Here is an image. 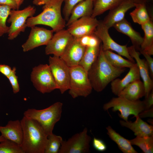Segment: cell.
Here are the masks:
<instances>
[{
    "label": "cell",
    "instance_id": "6da1fadb",
    "mask_svg": "<svg viewBox=\"0 0 153 153\" xmlns=\"http://www.w3.org/2000/svg\"><path fill=\"white\" fill-rule=\"evenodd\" d=\"M125 69V68H118L112 66L106 58L101 45L99 55L88 72L93 89L97 92L102 91Z\"/></svg>",
    "mask_w": 153,
    "mask_h": 153
},
{
    "label": "cell",
    "instance_id": "7a4b0ae2",
    "mask_svg": "<svg viewBox=\"0 0 153 153\" xmlns=\"http://www.w3.org/2000/svg\"><path fill=\"white\" fill-rule=\"evenodd\" d=\"M20 121L23 131L21 147L24 153H44L48 135L32 119L24 116Z\"/></svg>",
    "mask_w": 153,
    "mask_h": 153
},
{
    "label": "cell",
    "instance_id": "3957f363",
    "mask_svg": "<svg viewBox=\"0 0 153 153\" xmlns=\"http://www.w3.org/2000/svg\"><path fill=\"white\" fill-rule=\"evenodd\" d=\"M63 2L64 0H50L43 5V10L40 13L27 19V27L31 28L38 25H44L51 27L55 32L64 29L66 23L61 12Z\"/></svg>",
    "mask_w": 153,
    "mask_h": 153
},
{
    "label": "cell",
    "instance_id": "277c9868",
    "mask_svg": "<svg viewBox=\"0 0 153 153\" xmlns=\"http://www.w3.org/2000/svg\"><path fill=\"white\" fill-rule=\"evenodd\" d=\"M63 105L57 102L41 110L29 109L24 112V116L35 120L48 135L53 133L55 124L61 118Z\"/></svg>",
    "mask_w": 153,
    "mask_h": 153
},
{
    "label": "cell",
    "instance_id": "5b68a950",
    "mask_svg": "<svg viewBox=\"0 0 153 153\" xmlns=\"http://www.w3.org/2000/svg\"><path fill=\"white\" fill-rule=\"evenodd\" d=\"M70 69L69 94L74 99L78 97H87L93 89L88 72L79 65L70 67Z\"/></svg>",
    "mask_w": 153,
    "mask_h": 153
},
{
    "label": "cell",
    "instance_id": "8992f818",
    "mask_svg": "<svg viewBox=\"0 0 153 153\" xmlns=\"http://www.w3.org/2000/svg\"><path fill=\"white\" fill-rule=\"evenodd\" d=\"M110 108H112L113 111H119V116L125 121L128 120V117L130 115H134L135 117L145 110L143 101L139 99L131 101L120 96L112 98L103 106L105 110H108Z\"/></svg>",
    "mask_w": 153,
    "mask_h": 153
},
{
    "label": "cell",
    "instance_id": "52a82bcc",
    "mask_svg": "<svg viewBox=\"0 0 153 153\" xmlns=\"http://www.w3.org/2000/svg\"><path fill=\"white\" fill-rule=\"evenodd\" d=\"M30 78L35 88L42 94L49 93L58 89L48 65L40 64L33 67Z\"/></svg>",
    "mask_w": 153,
    "mask_h": 153
},
{
    "label": "cell",
    "instance_id": "ba28073f",
    "mask_svg": "<svg viewBox=\"0 0 153 153\" xmlns=\"http://www.w3.org/2000/svg\"><path fill=\"white\" fill-rule=\"evenodd\" d=\"M36 9L34 7L29 5L23 9H12L7 21L10 23L8 33V39L12 40L15 39L22 32H24L27 27V19L33 16Z\"/></svg>",
    "mask_w": 153,
    "mask_h": 153
},
{
    "label": "cell",
    "instance_id": "9c48e42d",
    "mask_svg": "<svg viewBox=\"0 0 153 153\" xmlns=\"http://www.w3.org/2000/svg\"><path fill=\"white\" fill-rule=\"evenodd\" d=\"M48 62L58 89L63 94L69 89L70 67L60 57L55 56L49 57Z\"/></svg>",
    "mask_w": 153,
    "mask_h": 153
},
{
    "label": "cell",
    "instance_id": "30bf717a",
    "mask_svg": "<svg viewBox=\"0 0 153 153\" xmlns=\"http://www.w3.org/2000/svg\"><path fill=\"white\" fill-rule=\"evenodd\" d=\"M91 137L88 134V129L84 128L67 141L63 140L58 153H88L90 152Z\"/></svg>",
    "mask_w": 153,
    "mask_h": 153
},
{
    "label": "cell",
    "instance_id": "8fae6325",
    "mask_svg": "<svg viewBox=\"0 0 153 153\" xmlns=\"http://www.w3.org/2000/svg\"><path fill=\"white\" fill-rule=\"evenodd\" d=\"M109 29L102 21H99L94 33L103 43L102 47L103 50H110L116 52L119 55L124 56L128 60L135 63V61L129 54L127 45H121L115 41L110 37Z\"/></svg>",
    "mask_w": 153,
    "mask_h": 153
},
{
    "label": "cell",
    "instance_id": "7c38bea8",
    "mask_svg": "<svg viewBox=\"0 0 153 153\" xmlns=\"http://www.w3.org/2000/svg\"><path fill=\"white\" fill-rule=\"evenodd\" d=\"M31 28L28 38L22 46L25 52L41 46L46 45L53 35L52 30L36 26Z\"/></svg>",
    "mask_w": 153,
    "mask_h": 153
},
{
    "label": "cell",
    "instance_id": "4fadbf2b",
    "mask_svg": "<svg viewBox=\"0 0 153 153\" xmlns=\"http://www.w3.org/2000/svg\"><path fill=\"white\" fill-rule=\"evenodd\" d=\"M73 38L67 29L55 32L46 45L45 54L60 57Z\"/></svg>",
    "mask_w": 153,
    "mask_h": 153
},
{
    "label": "cell",
    "instance_id": "5bb4252c",
    "mask_svg": "<svg viewBox=\"0 0 153 153\" xmlns=\"http://www.w3.org/2000/svg\"><path fill=\"white\" fill-rule=\"evenodd\" d=\"M99 22L96 18L83 17L68 26L67 29L74 37L79 39L94 33Z\"/></svg>",
    "mask_w": 153,
    "mask_h": 153
},
{
    "label": "cell",
    "instance_id": "9a60e30c",
    "mask_svg": "<svg viewBox=\"0 0 153 153\" xmlns=\"http://www.w3.org/2000/svg\"><path fill=\"white\" fill-rule=\"evenodd\" d=\"M86 48L81 44L78 39L73 37L60 58L70 67L78 65Z\"/></svg>",
    "mask_w": 153,
    "mask_h": 153
},
{
    "label": "cell",
    "instance_id": "2e32d148",
    "mask_svg": "<svg viewBox=\"0 0 153 153\" xmlns=\"http://www.w3.org/2000/svg\"><path fill=\"white\" fill-rule=\"evenodd\" d=\"M129 54L136 61L140 77L145 89V97H146L153 89V81L150 76L149 67L146 60L140 57L141 53L133 45L127 47Z\"/></svg>",
    "mask_w": 153,
    "mask_h": 153
},
{
    "label": "cell",
    "instance_id": "e0dca14e",
    "mask_svg": "<svg viewBox=\"0 0 153 153\" xmlns=\"http://www.w3.org/2000/svg\"><path fill=\"white\" fill-rule=\"evenodd\" d=\"M135 6V4L131 0H126L110 10L109 13L102 21L109 29L124 19L126 12Z\"/></svg>",
    "mask_w": 153,
    "mask_h": 153
},
{
    "label": "cell",
    "instance_id": "ac0fdd59",
    "mask_svg": "<svg viewBox=\"0 0 153 153\" xmlns=\"http://www.w3.org/2000/svg\"><path fill=\"white\" fill-rule=\"evenodd\" d=\"M1 135L5 139L11 141L21 146L23 131L20 120L9 121L5 126H0Z\"/></svg>",
    "mask_w": 153,
    "mask_h": 153
},
{
    "label": "cell",
    "instance_id": "d6986e66",
    "mask_svg": "<svg viewBox=\"0 0 153 153\" xmlns=\"http://www.w3.org/2000/svg\"><path fill=\"white\" fill-rule=\"evenodd\" d=\"M140 79L138 67L136 63L130 68L128 73L122 78H116L111 82V89L112 93L118 96L122 90L131 82Z\"/></svg>",
    "mask_w": 153,
    "mask_h": 153
},
{
    "label": "cell",
    "instance_id": "ffe728a7",
    "mask_svg": "<svg viewBox=\"0 0 153 153\" xmlns=\"http://www.w3.org/2000/svg\"><path fill=\"white\" fill-rule=\"evenodd\" d=\"M134 122L120 120L119 123L123 127L131 130L136 136L143 137L153 135V126L143 121L138 116Z\"/></svg>",
    "mask_w": 153,
    "mask_h": 153
},
{
    "label": "cell",
    "instance_id": "44dd1931",
    "mask_svg": "<svg viewBox=\"0 0 153 153\" xmlns=\"http://www.w3.org/2000/svg\"><path fill=\"white\" fill-rule=\"evenodd\" d=\"M113 27L118 31L128 36L131 39L132 45L136 50L139 51L143 37L133 29L130 24L125 18L115 24Z\"/></svg>",
    "mask_w": 153,
    "mask_h": 153
},
{
    "label": "cell",
    "instance_id": "7402d4cb",
    "mask_svg": "<svg viewBox=\"0 0 153 153\" xmlns=\"http://www.w3.org/2000/svg\"><path fill=\"white\" fill-rule=\"evenodd\" d=\"M145 93L144 83L139 79L128 84L122 90L118 96L131 101H136L144 96Z\"/></svg>",
    "mask_w": 153,
    "mask_h": 153
},
{
    "label": "cell",
    "instance_id": "603a6c76",
    "mask_svg": "<svg viewBox=\"0 0 153 153\" xmlns=\"http://www.w3.org/2000/svg\"><path fill=\"white\" fill-rule=\"evenodd\" d=\"M93 1L94 0H84L77 4L72 10L66 23V26L82 17L91 16L93 9Z\"/></svg>",
    "mask_w": 153,
    "mask_h": 153
},
{
    "label": "cell",
    "instance_id": "cb8c5ba5",
    "mask_svg": "<svg viewBox=\"0 0 153 153\" xmlns=\"http://www.w3.org/2000/svg\"><path fill=\"white\" fill-rule=\"evenodd\" d=\"M153 18L141 25L144 33L143 42L139 50L150 56L153 55Z\"/></svg>",
    "mask_w": 153,
    "mask_h": 153
},
{
    "label": "cell",
    "instance_id": "d4e9b609",
    "mask_svg": "<svg viewBox=\"0 0 153 153\" xmlns=\"http://www.w3.org/2000/svg\"><path fill=\"white\" fill-rule=\"evenodd\" d=\"M107 134L110 139L117 145L120 150L124 153H137L128 140L117 132L109 126L106 128Z\"/></svg>",
    "mask_w": 153,
    "mask_h": 153
},
{
    "label": "cell",
    "instance_id": "484cf974",
    "mask_svg": "<svg viewBox=\"0 0 153 153\" xmlns=\"http://www.w3.org/2000/svg\"><path fill=\"white\" fill-rule=\"evenodd\" d=\"M126 0H94L93 9L91 17L96 18Z\"/></svg>",
    "mask_w": 153,
    "mask_h": 153
},
{
    "label": "cell",
    "instance_id": "4316f807",
    "mask_svg": "<svg viewBox=\"0 0 153 153\" xmlns=\"http://www.w3.org/2000/svg\"><path fill=\"white\" fill-rule=\"evenodd\" d=\"M100 45L86 48L83 57L79 65L88 72L91 67L97 59L100 50Z\"/></svg>",
    "mask_w": 153,
    "mask_h": 153
},
{
    "label": "cell",
    "instance_id": "83f0119b",
    "mask_svg": "<svg viewBox=\"0 0 153 153\" xmlns=\"http://www.w3.org/2000/svg\"><path fill=\"white\" fill-rule=\"evenodd\" d=\"M135 7V9L130 13L134 23L141 25L148 22L153 18L152 15L149 14L145 5H137Z\"/></svg>",
    "mask_w": 153,
    "mask_h": 153
},
{
    "label": "cell",
    "instance_id": "f1b7e54d",
    "mask_svg": "<svg viewBox=\"0 0 153 153\" xmlns=\"http://www.w3.org/2000/svg\"><path fill=\"white\" fill-rule=\"evenodd\" d=\"M106 58L113 66L118 68H130L135 63L123 58L110 50H103Z\"/></svg>",
    "mask_w": 153,
    "mask_h": 153
},
{
    "label": "cell",
    "instance_id": "f546056e",
    "mask_svg": "<svg viewBox=\"0 0 153 153\" xmlns=\"http://www.w3.org/2000/svg\"><path fill=\"white\" fill-rule=\"evenodd\" d=\"M132 145L139 147L144 153L153 152V135L136 137L129 140Z\"/></svg>",
    "mask_w": 153,
    "mask_h": 153
},
{
    "label": "cell",
    "instance_id": "4dcf8cb0",
    "mask_svg": "<svg viewBox=\"0 0 153 153\" xmlns=\"http://www.w3.org/2000/svg\"><path fill=\"white\" fill-rule=\"evenodd\" d=\"M62 137L53 133L48 135L44 153H58L62 143Z\"/></svg>",
    "mask_w": 153,
    "mask_h": 153
},
{
    "label": "cell",
    "instance_id": "1f68e13d",
    "mask_svg": "<svg viewBox=\"0 0 153 153\" xmlns=\"http://www.w3.org/2000/svg\"><path fill=\"white\" fill-rule=\"evenodd\" d=\"M11 8L8 6L0 4V37L8 33L9 27L6 24Z\"/></svg>",
    "mask_w": 153,
    "mask_h": 153
},
{
    "label": "cell",
    "instance_id": "d6a6232c",
    "mask_svg": "<svg viewBox=\"0 0 153 153\" xmlns=\"http://www.w3.org/2000/svg\"><path fill=\"white\" fill-rule=\"evenodd\" d=\"M0 153H24L21 147L15 142L5 139L0 142Z\"/></svg>",
    "mask_w": 153,
    "mask_h": 153
},
{
    "label": "cell",
    "instance_id": "836d02e7",
    "mask_svg": "<svg viewBox=\"0 0 153 153\" xmlns=\"http://www.w3.org/2000/svg\"><path fill=\"white\" fill-rule=\"evenodd\" d=\"M78 39L81 44L85 47L100 45L101 42V40L94 33L84 36Z\"/></svg>",
    "mask_w": 153,
    "mask_h": 153
},
{
    "label": "cell",
    "instance_id": "e575fe53",
    "mask_svg": "<svg viewBox=\"0 0 153 153\" xmlns=\"http://www.w3.org/2000/svg\"><path fill=\"white\" fill-rule=\"evenodd\" d=\"M84 0H64V5L63 9L64 19L67 22L73 8L79 2Z\"/></svg>",
    "mask_w": 153,
    "mask_h": 153
},
{
    "label": "cell",
    "instance_id": "d590c367",
    "mask_svg": "<svg viewBox=\"0 0 153 153\" xmlns=\"http://www.w3.org/2000/svg\"><path fill=\"white\" fill-rule=\"evenodd\" d=\"M12 73L7 78L12 88L13 92L16 94L20 91V87L18 84L17 76L16 75V68L14 67L12 69Z\"/></svg>",
    "mask_w": 153,
    "mask_h": 153
},
{
    "label": "cell",
    "instance_id": "8d00e7d4",
    "mask_svg": "<svg viewBox=\"0 0 153 153\" xmlns=\"http://www.w3.org/2000/svg\"><path fill=\"white\" fill-rule=\"evenodd\" d=\"M92 144L95 149L99 152H104L107 149V145L104 141L95 137L93 140Z\"/></svg>",
    "mask_w": 153,
    "mask_h": 153
},
{
    "label": "cell",
    "instance_id": "74e56055",
    "mask_svg": "<svg viewBox=\"0 0 153 153\" xmlns=\"http://www.w3.org/2000/svg\"><path fill=\"white\" fill-rule=\"evenodd\" d=\"M141 54H142L146 59L148 65L150 75L152 78L153 77V59L151 56L143 52L140 51Z\"/></svg>",
    "mask_w": 153,
    "mask_h": 153
},
{
    "label": "cell",
    "instance_id": "f35d334b",
    "mask_svg": "<svg viewBox=\"0 0 153 153\" xmlns=\"http://www.w3.org/2000/svg\"><path fill=\"white\" fill-rule=\"evenodd\" d=\"M145 107V110L149 109L152 107L153 105V90L151 91L148 96L145 98L143 101Z\"/></svg>",
    "mask_w": 153,
    "mask_h": 153
},
{
    "label": "cell",
    "instance_id": "ab89813d",
    "mask_svg": "<svg viewBox=\"0 0 153 153\" xmlns=\"http://www.w3.org/2000/svg\"><path fill=\"white\" fill-rule=\"evenodd\" d=\"M0 4L8 6L12 9H18L15 0H0Z\"/></svg>",
    "mask_w": 153,
    "mask_h": 153
},
{
    "label": "cell",
    "instance_id": "60d3db41",
    "mask_svg": "<svg viewBox=\"0 0 153 153\" xmlns=\"http://www.w3.org/2000/svg\"><path fill=\"white\" fill-rule=\"evenodd\" d=\"M12 70L9 66L0 64V72L6 76L7 78L10 75Z\"/></svg>",
    "mask_w": 153,
    "mask_h": 153
},
{
    "label": "cell",
    "instance_id": "b9f144b4",
    "mask_svg": "<svg viewBox=\"0 0 153 153\" xmlns=\"http://www.w3.org/2000/svg\"><path fill=\"white\" fill-rule=\"evenodd\" d=\"M138 116L141 118L148 117L153 118V107L149 109L143 110L138 114Z\"/></svg>",
    "mask_w": 153,
    "mask_h": 153
},
{
    "label": "cell",
    "instance_id": "7bdbcfd3",
    "mask_svg": "<svg viewBox=\"0 0 153 153\" xmlns=\"http://www.w3.org/2000/svg\"><path fill=\"white\" fill-rule=\"evenodd\" d=\"M135 5L143 4L145 5L147 7L148 5L150 4L153 2V0H131Z\"/></svg>",
    "mask_w": 153,
    "mask_h": 153
},
{
    "label": "cell",
    "instance_id": "ee69618b",
    "mask_svg": "<svg viewBox=\"0 0 153 153\" xmlns=\"http://www.w3.org/2000/svg\"><path fill=\"white\" fill-rule=\"evenodd\" d=\"M50 0H40L38 6L44 5L49 2Z\"/></svg>",
    "mask_w": 153,
    "mask_h": 153
},
{
    "label": "cell",
    "instance_id": "f6af8a7d",
    "mask_svg": "<svg viewBox=\"0 0 153 153\" xmlns=\"http://www.w3.org/2000/svg\"><path fill=\"white\" fill-rule=\"evenodd\" d=\"M16 1L19 9L21 5L23 3L24 0H15Z\"/></svg>",
    "mask_w": 153,
    "mask_h": 153
},
{
    "label": "cell",
    "instance_id": "bcb514c9",
    "mask_svg": "<svg viewBox=\"0 0 153 153\" xmlns=\"http://www.w3.org/2000/svg\"><path fill=\"white\" fill-rule=\"evenodd\" d=\"M39 1L40 0H33V4L38 6Z\"/></svg>",
    "mask_w": 153,
    "mask_h": 153
},
{
    "label": "cell",
    "instance_id": "7dc6e473",
    "mask_svg": "<svg viewBox=\"0 0 153 153\" xmlns=\"http://www.w3.org/2000/svg\"><path fill=\"white\" fill-rule=\"evenodd\" d=\"M5 139L4 137H3L1 135L0 136V142L3 141Z\"/></svg>",
    "mask_w": 153,
    "mask_h": 153
},
{
    "label": "cell",
    "instance_id": "c3c4849f",
    "mask_svg": "<svg viewBox=\"0 0 153 153\" xmlns=\"http://www.w3.org/2000/svg\"></svg>",
    "mask_w": 153,
    "mask_h": 153
}]
</instances>
